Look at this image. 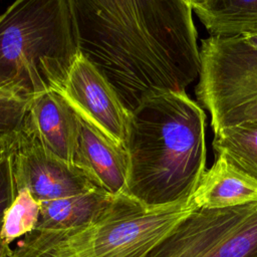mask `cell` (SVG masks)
I'll return each instance as SVG.
<instances>
[{
	"label": "cell",
	"instance_id": "14",
	"mask_svg": "<svg viewBox=\"0 0 257 257\" xmlns=\"http://www.w3.org/2000/svg\"><path fill=\"white\" fill-rule=\"evenodd\" d=\"M216 157L257 182V120L244 121L214 135Z\"/></svg>",
	"mask_w": 257,
	"mask_h": 257
},
{
	"label": "cell",
	"instance_id": "18",
	"mask_svg": "<svg viewBox=\"0 0 257 257\" xmlns=\"http://www.w3.org/2000/svg\"><path fill=\"white\" fill-rule=\"evenodd\" d=\"M250 120H257V102L252 104L250 107L246 108L242 113H240L232 125H235L244 121H250Z\"/></svg>",
	"mask_w": 257,
	"mask_h": 257
},
{
	"label": "cell",
	"instance_id": "11",
	"mask_svg": "<svg viewBox=\"0 0 257 257\" xmlns=\"http://www.w3.org/2000/svg\"><path fill=\"white\" fill-rule=\"evenodd\" d=\"M191 202L200 209H224L257 202V182L216 157L203 174Z\"/></svg>",
	"mask_w": 257,
	"mask_h": 257
},
{
	"label": "cell",
	"instance_id": "1",
	"mask_svg": "<svg viewBox=\"0 0 257 257\" xmlns=\"http://www.w3.org/2000/svg\"><path fill=\"white\" fill-rule=\"evenodd\" d=\"M79 52L125 108L186 91L199 78L200 47L189 0H71Z\"/></svg>",
	"mask_w": 257,
	"mask_h": 257
},
{
	"label": "cell",
	"instance_id": "8",
	"mask_svg": "<svg viewBox=\"0 0 257 257\" xmlns=\"http://www.w3.org/2000/svg\"><path fill=\"white\" fill-rule=\"evenodd\" d=\"M58 92L72 108L125 147L131 112L106 78L80 52Z\"/></svg>",
	"mask_w": 257,
	"mask_h": 257
},
{
	"label": "cell",
	"instance_id": "13",
	"mask_svg": "<svg viewBox=\"0 0 257 257\" xmlns=\"http://www.w3.org/2000/svg\"><path fill=\"white\" fill-rule=\"evenodd\" d=\"M114 196L93 189L82 194L40 202V216L35 231H67L93 222Z\"/></svg>",
	"mask_w": 257,
	"mask_h": 257
},
{
	"label": "cell",
	"instance_id": "19",
	"mask_svg": "<svg viewBox=\"0 0 257 257\" xmlns=\"http://www.w3.org/2000/svg\"><path fill=\"white\" fill-rule=\"evenodd\" d=\"M14 140H15V139H14ZM14 140L0 142V162L8 155L9 152L11 151V148H12V146H13Z\"/></svg>",
	"mask_w": 257,
	"mask_h": 257
},
{
	"label": "cell",
	"instance_id": "2",
	"mask_svg": "<svg viewBox=\"0 0 257 257\" xmlns=\"http://www.w3.org/2000/svg\"><path fill=\"white\" fill-rule=\"evenodd\" d=\"M206 113L186 91L146 98L131 112L123 194L148 207L190 203L206 171Z\"/></svg>",
	"mask_w": 257,
	"mask_h": 257
},
{
	"label": "cell",
	"instance_id": "9",
	"mask_svg": "<svg viewBox=\"0 0 257 257\" xmlns=\"http://www.w3.org/2000/svg\"><path fill=\"white\" fill-rule=\"evenodd\" d=\"M72 109L78 126L73 167L94 187L112 196L123 194L128 177L126 148L107 136L81 112Z\"/></svg>",
	"mask_w": 257,
	"mask_h": 257
},
{
	"label": "cell",
	"instance_id": "3",
	"mask_svg": "<svg viewBox=\"0 0 257 257\" xmlns=\"http://www.w3.org/2000/svg\"><path fill=\"white\" fill-rule=\"evenodd\" d=\"M79 53L71 0H18L0 15V88L60 91Z\"/></svg>",
	"mask_w": 257,
	"mask_h": 257
},
{
	"label": "cell",
	"instance_id": "16",
	"mask_svg": "<svg viewBox=\"0 0 257 257\" xmlns=\"http://www.w3.org/2000/svg\"><path fill=\"white\" fill-rule=\"evenodd\" d=\"M30 99L0 88V142L14 140L21 130Z\"/></svg>",
	"mask_w": 257,
	"mask_h": 257
},
{
	"label": "cell",
	"instance_id": "21",
	"mask_svg": "<svg viewBox=\"0 0 257 257\" xmlns=\"http://www.w3.org/2000/svg\"><path fill=\"white\" fill-rule=\"evenodd\" d=\"M2 257H14V256L11 254V252H10V250H9V248H8L7 251H6V253H5Z\"/></svg>",
	"mask_w": 257,
	"mask_h": 257
},
{
	"label": "cell",
	"instance_id": "4",
	"mask_svg": "<svg viewBox=\"0 0 257 257\" xmlns=\"http://www.w3.org/2000/svg\"><path fill=\"white\" fill-rule=\"evenodd\" d=\"M196 207L153 208L114 196L90 224L67 231H33L9 248L16 257H147Z\"/></svg>",
	"mask_w": 257,
	"mask_h": 257
},
{
	"label": "cell",
	"instance_id": "5",
	"mask_svg": "<svg viewBox=\"0 0 257 257\" xmlns=\"http://www.w3.org/2000/svg\"><path fill=\"white\" fill-rule=\"evenodd\" d=\"M198 103L211 115L214 135L231 126L257 102V35L204 38L195 87Z\"/></svg>",
	"mask_w": 257,
	"mask_h": 257
},
{
	"label": "cell",
	"instance_id": "7",
	"mask_svg": "<svg viewBox=\"0 0 257 257\" xmlns=\"http://www.w3.org/2000/svg\"><path fill=\"white\" fill-rule=\"evenodd\" d=\"M10 159L15 190L26 188L39 202L66 198L96 189L82 173L49 155L21 132L14 140Z\"/></svg>",
	"mask_w": 257,
	"mask_h": 257
},
{
	"label": "cell",
	"instance_id": "12",
	"mask_svg": "<svg viewBox=\"0 0 257 257\" xmlns=\"http://www.w3.org/2000/svg\"><path fill=\"white\" fill-rule=\"evenodd\" d=\"M209 37L257 35V0H189Z\"/></svg>",
	"mask_w": 257,
	"mask_h": 257
},
{
	"label": "cell",
	"instance_id": "10",
	"mask_svg": "<svg viewBox=\"0 0 257 257\" xmlns=\"http://www.w3.org/2000/svg\"><path fill=\"white\" fill-rule=\"evenodd\" d=\"M20 132L49 155L73 167L77 118L58 91L51 90L30 99Z\"/></svg>",
	"mask_w": 257,
	"mask_h": 257
},
{
	"label": "cell",
	"instance_id": "22",
	"mask_svg": "<svg viewBox=\"0 0 257 257\" xmlns=\"http://www.w3.org/2000/svg\"><path fill=\"white\" fill-rule=\"evenodd\" d=\"M11 254H12V253H11ZM12 255H13V254H12ZM13 256H14V255H13ZM14 257H16V256H14Z\"/></svg>",
	"mask_w": 257,
	"mask_h": 257
},
{
	"label": "cell",
	"instance_id": "20",
	"mask_svg": "<svg viewBox=\"0 0 257 257\" xmlns=\"http://www.w3.org/2000/svg\"><path fill=\"white\" fill-rule=\"evenodd\" d=\"M7 249H8V248H6L5 246H3L2 243H1V241H0V257H2V256L6 253Z\"/></svg>",
	"mask_w": 257,
	"mask_h": 257
},
{
	"label": "cell",
	"instance_id": "17",
	"mask_svg": "<svg viewBox=\"0 0 257 257\" xmlns=\"http://www.w3.org/2000/svg\"><path fill=\"white\" fill-rule=\"evenodd\" d=\"M10 152L0 162V231L2 227L4 214L10 206V204L12 203L16 194Z\"/></svg>",
	"mask_w": 257,
	"mask_h": 257
},
{
	"label": "cell",
	"instance_id": "6",
	"mask_svg": "<svg viewBox=\"0 0 257 257\" xmlns=\"http://www.w3.org/2000/svg\"><path fill=\"white\" fill-rule=\"evenodd\" d=\"M147 257H257V202L196 208Z\"/></svg>",
	"mask_w": 257,
	"mask_h": 257
},
{
	"label": "cell",
	"instance_id": "15",
	"mask_svg": "<svg viewBox=\"0 0 257 257\" xmlns=\"http://www.w3.org/2000/svg\"><path fill=\"white\" fill-rule=\"evenodd\" d=\"M40 216V202L28 189L16 191L15 197L6 210L0 231V241L10 248L14 243L36 230Z\"/></svg>",
	"mask_w": 257,
	"mask_h": 257
}]
</instances>
